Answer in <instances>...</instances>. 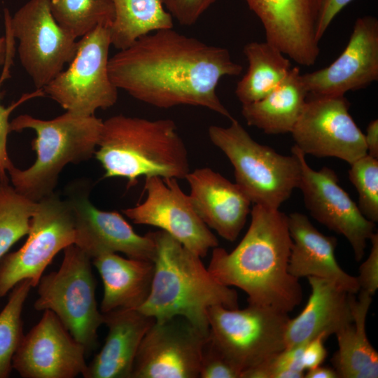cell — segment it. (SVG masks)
<instances>
[{"instance_id":"cell-1","label":"cell","mask_w":378,"mask_h":378,"mask_svg":"<svg viewBox=\"0 0 378 378\" xmlns=\"http://www.w3.org/2000/svg\"><path fill=\"white\" fill-rule=\"evenodd\" d=\"M227 48L206 44L173 28L136 40L109 58L108 74L118 89L149 105L169 108L201 106L234 119L216 93L220 80L239 75Z\"/></svg>"},{"instance_id":"cell-2","label":"cell","mask_w":378,"mask_h":378,"mask_svg":"<svg viewBox=\"0 0 378 378\" xmlns=\"http://www.w3.org/2000/svg\"><path fill=\"white\" fill-rule=\"evenodd\" d=\"M245 235L230 252L213 249L208 270L220 284L248 295V304L288 313L303 292L299 279L288 270L292 239L288 216L279 209L253 204Z\"/></svg>"},{"instance_id":"cell-3","label":"cell","mask_w":378,"mask_h":378,"mask_svg":"<svg viewBox=\"0 0 378 378\" xmlns=\"http://www.w3.org/2000/svg\"><path fill=\"white\" fill-rule=\"evenodd\" d=\"M155 243L150 294L137 310L162 321L180 316L209 334L207 312L212 306L238 308V295L218 281L199 255L162 230L150 232Z\"/></svg>"},{"instance_id":"cell-4","label":"cell","mask_w":378,"mask_h":378,"mask_svg":"<svg viewBox=\"0 0 378 378\" xmlns=\"http://www.w3.org/2000/svg\"><path fill=\"white\" fill-rule=\"evenodd\" d=\"M97 147L104 178H124L130 186L142 176L178 180L190 171L186 146L171 119L111 116L103 121Z\"/></svg>"},{"instance_id":"cell-5","label":"cell","mask_w":378,"mask_h":378,"mask_svg":"<svg viewBox=\"0 0 378 378\" xmlns=\"http://www.w3.org/2000/svg\"><path fill=\"white\" fill-rule=\"evenodd\" d=\"M10 125V131L31 129L36 133L31 142L35 162L25 169L13 164L8 173L14 188L37 202L53 194L66 165L86 161L95 153L103 120L94 115L85 116L66 111L51 120L22 114Z\"/></svg>"},{"instance_id":"cell-6","label":"cell","mask_w":378,"mask_h":378,"mask_svg":"<svg viewBox=\"0 0 378 378\" xmlns=\"http://www.w3.org/2000/svg\"><path fill=\"white\" fill-rule=\"evenodd\" d=\"M228 127L211 125L212 144L228 158L236 183L253 204L279 209L298 188L301 169L295 154H279L256 142L236 120Z\"/></svg>"},{"instance_id":"cell-7","label":"cell","mask_w":378,"mask_h":378,"mask_svg":"<svg viewBox=\"0 0 378 378\" xmlns=\"http://www.w3.org/2000/svg\"><path fill=\"white\" fill-rule=\"evenodd\" d=\"M63 251L59 269L41 278L34 308L53 312L89 352L97 347V330L104 323L95 298L92 260L75 244Z\"/></svg>"},{"instance_id":"cell-8","label":"cell","mask_w":378,"mask_h":378,"mask_svg":"<svg viewBox=\"0 0 378 378\" xmlns=\"http://www.w3.org/2000/svg\"><path fill=\"white\" fill-rule=\"evenodd\" d=\"M207 316L209 339L241 376L286 348L288 313L248 304L242 309L212 306Z\"/></svg>"},{"instance_id":"cell-9","label":"cell","mask_w":378,"mask_h":378,"mask_svg":"<svg viewBox=\"0 0 378 378\" xmlns=\"http://www.w3.org/2000/svg\"><path fill=\"white\" fill-rule=\"evenodd\" d=\"M109 27L99 26L81 37L74 59L43 88L66 111L93 115L113 106L118 88L108 74Z\"/></svg>"},{"instance_id":"cell-10","label":"cell","mask_w":378,"mask_h":378,"mask_svg":"<svg viewBox=\"0 0 378 378\" xmlns=\"http://www.w3.org/2000/svg\"><path fill=\"white\" fill-rule=\"evenodd\" d=\"M28 237L18 251L0 260V298L20 281L29 279L37 286L55 255L75 243V221L68 200L54 193L37 202Z\"/></svg>"},{"instance_id":"cell-11","label":"cell","mask_w":378,"mask_h":378,"mask_svg":"<svg viewBox=\"0 0 378 378\" xmlns=\"http://www.w3.org/2000/svg\"><path fill=\"white\" fill-rule=\"evenodd\" d=\"M5 27L18 40L20 63L36 90H43L74 59L76 38L62 29L50 10V0H29L10 16Z\"/></svg>"},{"instance_id":"cell-12","label":"cell","mask_w":378,"mask_h":378,"mask_svg":"<svg viewBox=\"0 0 378 378\" xmlns=\"http://www.w3.org/2000/svg\"><path fill=\"white\" fill-rule=\"evenodd\" d=\"M344 96H312L290 134L305 155L333 157L349 164L368 154L364 134Z\"/></svg>"},{"instance_id":"cell-13","label":"cell","mask_w":378,"mask_h":378,"mask_svg":"<svg viewBox=\"0 0 378 378\" xmlns=\"http://www.w3.org/2000/svg\"><path fill=\"white\" fill-rule=\"evenodd\" d=\"M145 200L123 211L135 224L157 227L204 258L218 241L195 211L176 178L146 177Z\"/></svg>"},{"instance_id":"cell-14","label":"cell","mask_w":378,"mask_h":378,"mask_svg":"<svg viewBox=\"0 0 378 378\" xmlns=\"http://www.w3.org/2000/svg\"><path fill=\"white\" fill-rule=\"evenodd\" d=\"M291 153L298 157L301 169L298 188L306 208L318 222L340 234L349 242L356 261L365 254L367 241L374 233L375 223L366 218L358 204L340 186L337 174L323 167L313 169L305 155L295 146Z\"/></svg>"},{"instance_id":"cell-15","label":"cell","mask_w":378,"mask_h":378,"mask_svg":"<svg viewBox=\"0 0 378 378\" xmlns=\"http://www.w3.org/2000/svg\"><path fill=\"white\" fill-rule=\"evenodd\" d=\"M208 335L183 316L155 321L141 342L131 378L199 377Z\"/></svg>"},{"instance_id":"cell-16","label":"cell","mask_w":378,"mask_h":378,"mask_svg":"<svg viewBox=\"0 0 378 378\" xmlns=\"http://www.w3.org/2000/svg\"><path fill=\"white\" fill-rule=\"evenodd\" d=\"M86 352L57 315L46 309L23 336L12 367L24 378H74L86 370Z\"/></svg>"},{"instance_id":"cell-17","label":"cell","mask_w":378,"mask_h":378,"mask_svg":"<svg viewBox=\"0 0 378 378\" xmlns=\"http://www.w3.org/2000/svg\"><path fill=\"white\" fill-rule=\"evenodd\" d=\"M312 96H344L378 80V20L358 18L349 42L340 56L328 66L302 74Z\"/></svg>"},{"instance_id":"cell-18","label":"cell","mask_w":378,"mask_h":378,"mask_svg":"<svg viewBox=\"0 0 378 378\" xmlns=\"http://www.w3.org/2000/svg\"><path fill=\"white\" fill-rule=\"evenodd\" d=\"M260 20L266 41L298 64L310 66L320 54L316 38L322 0H244Z\"/></svg>"},{"instance_id":"cell-19","label":"cell","mask_w":378,"mask_h":378,"mask_svg":"<svg viewBox=\"0 0 378 378\" xmlns=\"http://www.w3.org/2000/svg\"><path fill=\"white\" fill-rule=\"evenodd\" d=\"M68 200L74 216V244L91 260L104 253L120 252L130 258L153 262L155 243L150 232L138 234L119 213L97 209L85 195Z\"/></svg>"},{"instance_id":"cell-20","label":"cell","mask_w":378,"mask_h":378,"mask_svg":"<svg viewBox=\"0 0 378 378\" xmlns=\"http://www.w3.org/2000/svg\"><path fill=\"white\" fill-rule=\"evenodd\" d=\"M189 197L202 220L221 237L234 241L244 227L251 202L236 183L209 167L190 171L185 178Z\"/></svg>"},{"instance_id":"cell-21","label":"cell","mask_w":378,"mask_h":378,"mask_svg":"<svg viewBox=\"0 0 378 378\" xmlns=\"http://www.w3.org/2000/svg\"><path fill=\"white\" fill-rule=\"evenodd\" d=\"M292 246L288 272L293 276H315L334 281L349 293L359 292L356 276L344 272L335 257L337 239L319 232L303 214L288 216Z\"/></svg>"},{"instance_id":"cell-22","label":"cell","mask_w":378,"mask_h":378,"mask_svg":"<svg viewBox=\"0 0 378 378\" xmlns=\"http://www.w3.org/2000/svg\"><path fill=\"white\" fill-rule=\"evenodd\" d=\"M312 293L303 310L289 318L285 335L286 348L308 342L323 335L326 338L354 320L351 295L334 281L307 277Z\"/></svg>"},{"instance_id":"cell-23","label":"cell","mask_w":378,"mask_h":378,"mask_svg":"<svg viewBox=\"0 0 378 378\" xmlns=\"http://www.w3.org/2000/svg\"><path fill=\"white\" fill-rule=\"evenodd\" d=\"M108 334L101 351L87 365L85 378H131L141 342L155 321L137 309L102 313Z\"/></svg>"},{"instance_id":"cell-24","label":"cell","mask_w":378,"mask_h":378,"mask_svg":"<svg viewBox=\"0 0 378 378\" xmlns=\"http://www.w3.org/2000/svg\"><path fill=\"white\" fill-rule=\"evenodd\" d=\"M104 285L101 312L115 309H137L148 298L154 274V262L125 258L107 253L93 258Z\"/></svg>"},{"instance_id":"cell-25","label":"cell","mask_w":378,"mask_h":378,"mask_svg":"<svg viewBox=\"0 0 378 378\" xmlns=\"http://www.w3.org/2000/svg\"><path fill=\"white\" fill-rule=\"evenodd\" d=\"M309 94L298 66L270 94L256 102L242 104L246 123L268 134L290 133Z\"/></svg>"},{"instance_id":"cell-26","label":"cell","mask_w":378,"mask_h":378,"mask_svg":"<svg viewBox=\"0 0 378 378\" xmlns=\"http://www.w3.org/2000/svg\"><path fill=\"white\" fill-rule=\"evenodd\" d=\"M358 299L351 295L353 321L335 335L338 350L331 363L342 378H377L378 354L368 339L365 322L372 295L359 290Z\"/></svg>"},{"instance_id":"cell-27","label":"cell","mask_w":378,"mask_h":378,"mask_svg":"<svg viewBox=\"0 0 378 378\" xmlns=\"http://www.w3.org/2000/svg\"><path fill=\"white\" fill-rule=\"evenodd\" d=\"M243 52L248 67L234 91L241 105L267 96L285 80L292 69L288 58L267 41L249 42Z\"/></svg>"},{"instance_id":"cell-28","label":"cell","mask_w":378,"mask_h":378,"mask_svg":"<svg viewBox=\"0 0 378 378\" xmlns=\"http://www.w3.org/2000/svg\"><path fill=\"white\" fill-rule=\"evenodd\" d=\"M115 18L109 27L111 45L122 50L139 38L173 28V18L160 0H111Z\"/></svg>"},{"instance_id":"cell-29","label":"cell","mask_w":378,"mask_h":378,"mask_svg":"<svg viewBox=\"0 0 378 378\" xmlns=\"http://www.w3.org/2000/svg\"><path fill=\"white\" fill-rule=\"evenodd\" d=\"M51 13L57 24L77 38L96 27H110L115 18L111 0H50Z\"/></svg>"},{"instance_id":"cell-30","label":"cell","mask_w":378,"mask_h":378,"mask_svg":"<svg viewBox=\"0 0 378 378\" xmlns=\"http://www.w3.org/2000/svg\"><path fill=\"white\" fill-rule=\"evenodd\" d=\"M36 204L8 181H0V260L15 242L28 234Z\"/></svg>"},{"instance_id":"cell-31","label":"cell","mask_w":378,"mask_h":378,"mask_svg":"<svg viewBox=\"0 0 378 378\" xmlns=\"http://www.w3.org/2000/svg\"><path fill=\"white\" fill-rule=\"evenodd\" d=\"M32 287L29 279L18 283L0 312V378L9 377L13 356L24 336L22 312Z\"/></svg>"},{"instance_id":"cell-32","label":"cell","mask_w":378,"mask_h":378,"mask_svg":"<svg viewBox=\"0 0 378 378\" xmlns=\"http://www.w3.org/2000/svg\"><path fill=\"white\" fill-rule=\"evenodd\" d=\"M349 178L358 192V206L364 216L378 221V158L368 154L350 164Z\"/></svg>"},{"instance_id":"cell-33","label":"cell","mask_w":378,"mask_h":378,"mask_svg":"<svg viewBox=\"0 0 378 378\" xmlns=\"http://www.w3.org/2000/svg\"><path fill=\"white\" fill-rule=\"evenodd\" d=\"M306 342L285 348L260 364L243 372L241 378L304 377L305 370L302 355Z\"/></svg>"},{"instance_id":"cell-34","label":"cell","mask_w":378,"mask_h":378,"mask_svg":"<svg viewBox=\"0 0 378 378\" xmlns=\"http://www.w3.org/2000/svg\"><path fill=\"white\" fill-rule=\"evenodd\" d=\"M199 377L241 378L240 371L213 344L209 335L202 349Z\"/></svg>"},{"instance_id":"cell-35","label":"cell","mask_w":378,"mask_h":378,"mask_svg":"<svg viewBox=\"0 0 378 378\" xmlns=\"http://www.w3.org/2000/svg\"><path fill=\"white\" fill-rule=\"evenodd\" d=\"M172 18L182 26L194 24L216 0H160Z\"/></svg>"},{"instance_id":"cell-36","label":"cell","mask_w":378,"mask_h":378,"mask_svg":"<svg viewBox=\"0 0 378 378\" xmlns=\"http://www.w3.org/2000/svg\"><path fill=\"white\" fill-rule=\"evenodd\" d=\"M44 94L42 90H37L36 92L31 94H26L22 97L19 102L15 103L8 108H5L0 104V181L8 182V178L6 173L8 168L13 164L9 158L7 151V139L10 131L9 122V115L12 111L20 104L35 96Z\"/></svg>"},{"instance_id":"cell-37","label":"cell","mask_w":378,"mask_h":378,"mask_svg":"<svg viewBox=\"0 0 378 378\" xmlns=\"http://www.w3.org/2000/svg\"><path fill=\"white\" fill-rule=\"evenodd\" d=\"M370 240V254L360 266L359 275L356 278L360 290L373 295L378 288V234L374 232Z\"/></svg>"},{"instance_id":"cell-38","label":"cell","mask_w":378,"mask_h":378,"mask_svg":"<svg viewBox=\"0 0 378 378\" xmlns=\"http://www.w3.org/2000/svg\"><path fill=\"white\" fill-rule=\"evenodd\" d=\"M326 337L320 335L306 342L302 355V365L306 370L321 365L327 357L324 345Z\"/></svg>"},{"instance_id":"cell-39","label":"cell","mask_w":378,"mask_h":378,"mask_svg":"<svg viewBox=\"0 0 378 378\" xmlns=\"http://www.w3.org/2000/svg\"><path fill=\"white\" fill-rule=\"evenodd\" d=\"M353 0H322L317 24L316 38L323 37L335 16Z\"/></svg>"},{"instance_id":"cell-40","label":"cell","mask_w":378,"mask_h":378,"mask_svg":"<svg viewBox=\"0 0 378 378\" xmlns=\"http://www.w3.org/2000/svg\"><path fill=\"white\" fill-rule=\"evenodd\" d=\"M368 154L378 158V120H372L364 134Z\"/></svg>"},{"instance_id":"cell-41","label":"cell","mask_w":378,"mask_h":378,"mask_svg":"<svg viewBox=\"0 0 378 378\" xmlns=\"http://www.w3.org/2000/svg\"><path fill=\"white\" fill-rule=\"evenodd\" d=\"M6 36L0 37V66L10 61L13 56V40L10 31L6 27ZM1 78H0V84Z\"/></svg>"},{"instance_id":"cell-42","label":"cell","mask_w":378,"mask_h":378,"mask_svg":"<svg viewBox=\"0 0 378 378\" xmlns=\"http://www.w3.org/2000/svg\"><path fill=\"white\" fill-rule=\"evenodd\" d=\"M306 378H339L338 374L334 368L321 365L307 370L304 373Z\"/></svg>"}]
</instances>
